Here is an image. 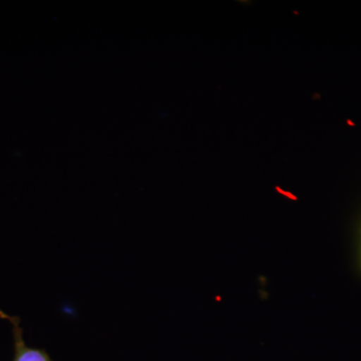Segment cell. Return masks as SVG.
I'll return each instance as SVG.
<instances>
[{
  "label": "cell",
  "mask_w": 361,
  "mask_h": 361,
  "mask_svg": "<svg viewBox=\"0 0 361 361\" xmlns=\"http://www.w3.org/2000/svg\"><path fill=\"white\" fill-rule=\"evenodd\" d=\"M9 322L13 324L14 336L13 361H52L49 355L42 349L28 348L23 341V329L20 326V319L11 316Z\"/></svg>",
  "instance_id": "6da1fadb"
},
{
  "label": "cell",
  "mask_w": 361,
  "mask_h": 361,
  "mask_svg": "<svg viewBox=\"0 0 361 361\" xmlns=\"http://www.w3.org/2000/svg\"><path fill=\"white\" fill-rule=\"evenodd\" d=\"M0 318H2V319H6V320H11V316L7 315L6 313L2 312L1 310H0Z\"/></svg>",
  "instance_id": "7a4b0ae2"
}]
</instances>
